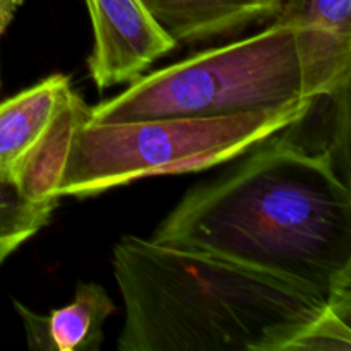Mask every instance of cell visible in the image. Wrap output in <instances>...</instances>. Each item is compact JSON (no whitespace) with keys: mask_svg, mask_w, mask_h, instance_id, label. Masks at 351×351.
<instances>
[{"mask_svg":"<svg viewBox=\"0 0 351 351\" xmlns=\"http://www.w3.org/2000/svg\"><path fill=\"white\" fill-rule=\"evenodd\" d=\"M21 5H23V0H0V36L12 23L14 16Z\"/></svg>","mask_w":351,"mask_h":351,"instance_id":"11","label":"cell"},{"mask_svg":"<svg viewBox=\"0 0 351 351\" xmlns=\"http://www.w3.org/2000/svg\"><path fill=\"white\" fill-rule=\"evenodd\" d=\"M271 21L295 31L304 98H335L350 89L351 0H281Z\"/></svg>","mask_w":351,"mask_h":351,"instance_id":"7","label":"cell"},{"mask_svg":"<svg viewBox=\"0 0 351 351\" xmlns=\"http://www.w3.org/2000/svg\"><path fill=\"white\" fill-rule=\"evenodd\" d=\"M177 43H197L273 19L281 0H144Z\"/></svg>","mask_w":351,"mask_h":351,"instance_id":"9","label":"cell"},{"mask_svg":"<svg viewBox=\"0 0 351 351\" xmlns=\"http://www.w3.org/2000/svg\"><path fill=\"white\" fill-rule=\"evenodd\" d=\"M93 26L89 75L105 91L136 81L177 48L144 0H84Z\"/></svg>","mask_w":351,"mask_h":351,"instance_id":"6","label":"cell"},{"mask_svg":"<svg viewBox=\"0 0 351 351\" xmlns=\"http://www.w3.org/2000/svg\"><path fill=\"white\" fill-rule=\"evenodd\" d=\"M119 351H348L350 321L304 281L215 254L122 237Z\"/></svg>","mask_w":351,"mask_h":351,"instance_id":"1","label":"cell"},{"mask_svg":"<svg viewBox=\"0 0 351 351\" xmlns=\"http://www.w3.org/2000/svg\"><path fill=\"white\" fill-rule=\"evenodd\" d=\"M304 98L295 31L273 21L252 36L143 74L120 95L89 106V122L216 119L280 108Z\"/></svg>","mask_w":351,"mask_h":351,"instance_id":"4","label":"cell"},{"mask_svg":"<svg viewBox=\"0 0 351 351\" xmlns=\"http://www.w3.org/2000/svg\"><path fill=\"white\" fill-rule=\"evenodd\" d=\"M88 115L89 105L64 74L48 75L0 103V184L31 197H57L69 137Z\"/></svg>","mask_w":351,"mask_h":351,"instance_id":"5","label":"cell"},{"mask_svg":"<svg viewBox=\"0 0 351 351\" xmlns=\"http://www.w3.org/2000/svg\"><path fill=\"white\" fill-rule=\"evenodd\" d=\"M60 201L31 197L12 185L0 184V266L48 225Z\"/></svg>","mask_w":351,"mask_h":351,"instance_id":"10","label":"cell"},{"mask_svg":"<svg viewBox=\"0 0 351 351\" xmlns=\"http://www.w3.org/2000/svg\"><path fill=\"white\" fill-rule=\"evenodd\" d=\"M14 308L27 346L36 351H98L105 341V322L117 311L108 291L93 281H79L72 300L50 314H36L17 300Z\"/></svg>","mask_w":351,"mask_h":351,"instance_id":"8","label":"cell"},{"mask_svg":"<svg viewBox=\"0 0 351 351\" xmlns=\"http://www.w3.org/2000/svg\"><path fill=\"white\" fill-rule=\"evenodd\" d=\"M315 99L216 119H147L77 123L69 137L53 194L89 197L161 175L202 171L237 160L266 139L300 125Z\"/></svg>","mask_w":351,"mask_h":351,"instance_id":"3","label":"cell"},{"mask_svg":"<svg viewBox=\"0 0 351 351\" xmlns=\"http://www.w3.org/2000/svg\"><path fill=\"white\" fill-rule=\"evenodd\" d=\"M285 132L191 189L151 239L304 281L328 298L346 293L350 189L331 151H311Z\"/></svg>","mask_w":351,"mask_h":351,"instance_id":"2","label":"cell"}]
</instances>
